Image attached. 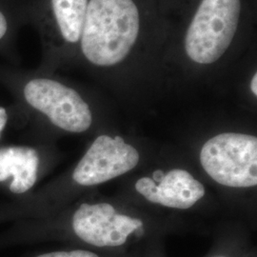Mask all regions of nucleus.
<instances>
[{
	"mask_svg": "<svg viewBox=\"0 0 257 257\" xmlns=\"http://www.w3.org/2000/svg\"><path fill=\"white\" fill-rule=\"evenodd\" d=\"M240 15L241 0H201L185 34L187 56L200 65L219 60L236 35Z\"/></svg>",
	"mask_w": 257,
	"mask_h": 257,
	"instance_id": "nucleus-2",
	"label": "nucleus"
},
{
	"mask_svg": "<svg viewBox=\"0 0 257 257\" xmlns=\"http://www.w3.org/2000/svg\"><path fill=\"white\" fill-rule=\"evenodd\" d=\"M88 3L89 0H51L55 25L66 43H79Z\"/></svg>",
	"mask_w": 257,
	"mask_h": 257,
	"instance_id": "nucleus-9",
	"label": "nucleus"
},
{
	"mask_svg": "<svg viewBox=\"0 0 257 257\" xmlns=\"http://www.w3.org/2000/svg\"><path fill=\"white\" fill-rule=\"evenodd\" d=\"M136 190L150 202L180 210L190 209L206 193L202 183L182 169L171 170L158 182L142 177L137 181Z\"/></svg>",
	"mask_w": 257,
	"mask_h": 257,
	"instance_id": "nucleus-7",
	"label": "nucleus"
},
{
	"mask_svg": "<svg viewBox=\"0 0 257 257\" xmlns=\"http://www.w3.org/2000/svg\"><path fill=\"white\" fill-rule=\"evenodd\" d=\"M8 121V112L5 108L0 107V137Z\"/></svg>",
	"mask_w": 257,
	"mask_h": 257,
	"instance_id": "nucleus-12",
	"label": "nucleus"
},
{
	"mask_svg": "<svg viewBox=\"0 0 257 257\" xmlns=\"http://www.w3.org/2000/svg\"><path fill=\"white\" fill-rule=\"evenodd\" d=\"M9 29V23L6 16L0 11V40L6 36Z\"/></svg>",
	"mask_w": 257,
	"mask_h": 257,
	"instance_id": "nucleus-11",
	"label": "nucleus"
},
{
	"mask_svg": "<svg viewBox=\"0 0 257 257\" xmlns=\"http://www.w3.org/2000/svg\"><path fill=\"white\" fill-rule=\"evenodd\" d=\"M200 163L205 172L223 186H256V137L240 133L219 134L203 145Z\"/></svg>",
	"mask_w": 257,
	"mask_h": 257,
	"instance_id": "nucleus-3",
	"label": "nucleus"
},
{
	"mask_svg": "<svg viewBox=\"0 0 257 257\" xmlns=\"http://www.w3.org/2000/svg\"><path fill=\"white\" fill-rule=\"evenodd\" d=\"M139 33L140 12L135 0H89L80 50L92 65L112 67L127 58Z\"/></svg>",
	"mask_w": 257,
	"mask_h": 257,
	"instance_id": "nucleus-1",
	"label": "nucleus"
},
{
	"mask_svg": "<svg viewBox=\"0 0 257 257\" xmlns=\"http://www.w3.org/2000/svg\"><path fill=\"white\" fill-rule=\"evenodd\" d=\"M23 94L28 104L45 114L59 128L83 133L91 127L89 105L74 89L50 78H34L25 85Z\"/></svg>",
	"mask_w": 257,
	"mask_h": 257,
	"instance_id": "nucleus-4",
	"label": "nucleus"
},
{
	"mask_svg": "<svg viewBox=\"0 0 257 257\" xmlns=\"http://www.w3.org/2000/svg\"><path fill=\"white\" fill-rule=\"evenodd\" d=\"M250 91L256 96L257 95V74H253L250 81Z\"/></svg>",
	"mask_w": 257,
	"mask_h": 257,
	"instance_id": "nucleus-13",
	"label": "nucleus"
},
{
	"mask_svg": "<svg viewBox=\"0 0 257 257\" xmlns=\"http://www.w3.org/2000/svg\"><path fill=\"white\" fill-rule=\"evenodd\" d=\"M36 257H102L100 254L87 249H72V250H58L39 254Z\"/></svg>",
	"mask_w": 257,
	"mask_h": 257,
	"instance_id": "nucleus-10",
	"label": "nucleus"
},
{
	"mask_svg": "<svg viewBox=\"0 0 257 257\" xmlns=\"http://www.w3.org/2000/svg\"><path fill=\"white\" fill-rule=\"evenodd\" d=\"M72 228L84 243L99 248H118L145 234L144 222L117 213L108 203L82 204L74 212Z\"/></svg>",
	"mask_w": 257,
	"mask_h": 257,
	"instance_id": "nucleus-5",
	"label": "nucleus"
},
{
	"mask_svg": "<svg viewBox=\"0 0 257 257\" xmlns=\"http://www.w3.org/2000/svg\"><path fill=\"white\" fill-rule=\"evenodd\" d=\"M39 156L33 148L23 146L0 149V183L11 179L10 192L26 193L37 182Z\"/></svg>",
	"mask_w": 257,
	"mask_h": 257,
	"instance_id": "nucleus-8",
	"label": "nucleus"
},
{
	"mask_svg": "<svg viewBox=\"0 0 257 257\" xmlns=\"http://www.w3.org/2000/svg\"><path fill=\"white\" fill-rule=\"evenodd\" d=\"M139 158L138 150L123 138L100 136L75 167L73 179L81 186L105 183L135 169Z\"/></svg>",
	"mask_w": 257,
	"mask_h": 257,
	"instance_id": "nucleus-6",
	"label": "nucleus"
}]
</instances>
